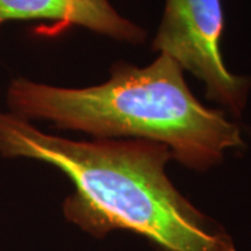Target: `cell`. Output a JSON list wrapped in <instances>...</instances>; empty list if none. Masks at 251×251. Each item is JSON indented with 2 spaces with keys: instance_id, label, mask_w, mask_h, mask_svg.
<instances>
[{
  "instance_id": "cell-1",
  "label": "cell",
  "mask_w": 251,
  "mask_h": 251,
  "mask_svg": "<svg viewBox=\"0 0 251 251\" xmlns=\"http://www.w3.org/2000/svg\"><path fill=\"white\" fill-rule=\"evenodd\" d=\"M0 155L45 162L64 173L74 191L63 214L97 239L128 230L156 251H236L224 226L173 186L165 171L172 153L162 144L70 140L0 112Z\"/></svg>"
},
{
  "instance_id": "cell-2",
  "label": "cell",
  "mask_w": 251,
  "mask_h": 251,
  "mask_svg": "<svg viewBox=\"0 0 251 251\" xmlns=\"http://www.w3.org/2000/svg\"><path fill=\"white\" fill-rule=\"evenodd\" d=\"M6 100L10 113L27 122L45 120L95 140L162 144L172 159L191 171H208L227 150L246 145L240 127L224 110L202 105L188 88L184 70L166 54L144 67L115 63L105 82L84 88L16 78Z\"/></svg>"
},
{
  "instance_id": "cell-3",
  "label": "cell",
  "mask_w": 251,
  "mask_h": 251,
  "mask_svg": "<svg viewBox=\"0 0 251 251\" xmlns=\"http://www.w3.org/2000/svg\"><path fill=\"white\" fill-rule=\"evenodd\" d=\"M222 0H166L152 50L166 54L205 87V95L233 116H240L251 90V77L232 73L224 62L221 39Z\"/></svg>"
},
{
  "instance_id": "cell-4",
  "label": "cell",
  "mask_w": 251,
  "mask_h": 251,
  "mask_svg": "<svg viewBox=\"0 0 251 251\" xmlns=\"http://www.w3.org/2000/svg\"><path fill=\"white\" fill-rule=\"evenodd\" d=\"M50 20L60 27H82L131 45L144 44L147 32L123 17L109 0H0V24Z\"/></svg>"
}]
</instances>
